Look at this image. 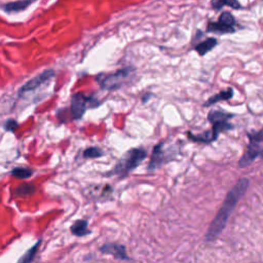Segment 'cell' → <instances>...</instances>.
Wrapping results in <instances>:
<instances>
[{"instance_id": "obj_1", "label": "cell", "mask_w": 263, "mask_h": 263, "mask_svg": "<svg viewBox=\"0 0 263 263\" xmlns=\"http://www.w3.org/2000/svg\"><path fill=\"white\" fill-rule=\"evenodd\" d=\"M249 185L250 180L248 178H242L236 182L235 185L228 191L219 212L217 213L216 217L213 219L211 225L209 227V230L206 234V241L212 242L216 240L220 235V233L224 230L236 204L239 203V201L245 194Z\"/></svg>"}, {"instance_id": "obj_2", "label": "cell", "mask_w": 263, "mask_h": 263, "mask_svg": "<svg viewBox=\"0 0 263 263\" xmlns=\"http://www.w3.org/2000/svg\"><path fill=\"white\" fill-rule=\"evenodd\" d=\"M147 155V152L142 148L130 149L125 153L121 161L117 164L114 169L113 174L117 175H126L130 171L136 169L144 160Z\"/></svg>"}, {"instance_id": "obj_3", "label": "cell", "mask_w": 263, "mask_h": 263, "mask_svg": "<svg viewBox=\"0 0 263 263\" xmlns=\"http://www.w3.org/2000/svg\"><path fill=\"white\" fill-rule=\"evenodd\" d=\"M236 22L234 17L228 13L224 12L220 15L219 19L215 23H209L208 24V32H215L219 34H226V33H232L235 31L234 26Z\"/></svg>"}, {"instance_id": "obj_4", "label": "cell", "mask_w": 263, "mask_h": 263, "mask_svg": "<svg viewBox=\"0 0 263 263\" xmlns=\"http://www.w3.org/2000/svg\"><path fill=\"white\" fill-rule=\"evenodd\" d=\"M133 71V68H124L116 71L113 74L105 76L100 83L101 87L105 90H116L125 84Z\"/></svg>"}, {"instance_id": "obj_5", "label": "cell", "mask_w": 263, "mask_h": 263, "mask_svg": "<svg viewBox=\"0 0 263 263\" xmlns=\"http://www.w3.org/2000/svg\"><path fill=\"white\" fill-rule=\"evenodd\" d=\"M94 99L87 97L83 93H77L72 96L71 99V113L74 118H81L86 112L89 105L94 106L92 103Z\"/></svg>"}, {"instance_id": "obj_6", "label": "cell", "mask_w": 263, "mask_h": 263, "mask_svg": "<svg viewBox=\"0 0 263 263\" xmlns=\"http://www.w3.org/2000/svg\"><path fill=\"white\" fill-rule=\"evenodd\" d=\"M55 76V71L54 70H46L44 72H42L41 74H39L38 76L32 78L31 81H29L27 84L24 85L21 90H20V94H24L27 92H31L34 91L35 89L39 88L41 85H43L44 83H46L47 81H49L51 77Z\"/></svg>"}, {"instance_id": "obj_7", "label": "cell", "mask_w": 263, "mask_h": 263, "mask_svg": "<svg viewBox=\"0 0 263 263\" xmlns=\"http://www.w3.org/2000/svg\"><path fill=\"white\" fill-rule=\"evenodd\" d=\"M260 151H261V148L259 146V144L257 142H253V141H250V144L247 148V151L246 153L244 154V156L241 159V161L239 162V167L240 168H245L249 165H251L256 157L258 155H260Z\"/></svg>"}, {"instance_id": "obj_8", "label": "cell", "mask_w": 263, "mask_h": 263, "mask_svg": "<svg viewBox=\"0 0 263 263\" xmlns=\"http://www.w3.org/2000/svg\"><path fill=\"white\" fill-rule=\"evenodd\" d=\"M101 251L103 253H106V254H111L113 255L115 258L117 259H123L126 260L128 259L125 253V249L123 246L120 245H116V244H106L104 245L101 248Z\"/></svg>"}, {"instance_id": "obj_9", "label": "cell", "mask_w": 263, "mask_h": 263, "mask_svg": "<svg viewBox=\"0 0 263 263\" xmlns=\"http://www.w3.org/2000/svg\"><path fill=\"white\" fill-rule=\"evenodd\" d=\"M163 145L164 143H161L157 146L154 147L153 150V154L151 157V162L149 165V170H154L159 166H161L165 161H166V156L165 153L163 151Z\"/></svg>"}, {"instance_id": "obj_10", "label": "cell", "mask_w": 263, "mask_h": 263, "mask_svg": "<svg viewBox=\"0 0 263 263\" xmlns=\"http://www.w3.org/2000/svg\"><path fill=\"white\" fill-rule=\"evenodd\" d=\"M232 96H233V90H232L231 88H228L227 90L221 91V92L218 93L217 95L212 96L211 98H210V99L205 103L204 106H205V107H209V106H211V105L216 104V103H218V102H220V101L229 100V99L232 98Z\"/></svg>"}, {"instance_id": "obj_11", "label": "cell", "mask_w": 263, "mask_h": 263, "mask_svg": "<svg viewBox=\"0 0 263 263\" xmlns=\"http://www.w3.org/2000/svg\"><path fill=\"white\" fill-rule=\"evenodd\" d=\"M217 45V39L216 38H208L205 41L199 43L195 46V50L198 51V54L200 56H205L208 54L209 51H211L215 46Z\"/></svg>"}, {"instance_id": "obj_12", "label": "cell", "mask_w": 263, "mask_h": 263, "mask_svg": "<svg viewBox=\"0 0 263 263\" xmlns=\"http://www.w3.org/2000/svg\"><path fill=\"white\" fill-rule=\"evenodd\" d=\"M232 117H233V114L226 113V112L220 111V110H212V111H210L208 114V120L212 124L216 123V122L228 121Z\"/></svg>"}, {"instance_id": "obj_13", "label": "cell", "mask_w": 263, "mask_h": 263, "mask_svg": "<svg viewBox=\"0 0 263 263\" xmlns=\"http://www.w3.org/2000/svg\"><path fill=\"white\" fill-rule=\"evenodd\" d=\"M211 4L216 11H219L224 7H230L231 9L234 10L242 9V6L238 0H212Z\"/></svg>"}, {"instance_id": "obj_14", "label": "cell", "mask_w": 263, "mask_h": 263, "mask_svg": "<svg viewBox=\"0 0 263 263\" xmlns=\"http://www.w3.org/2000/svg\"><path fill=\"white\" fill-rule=\"evenodd\" d=\"M71 231L77 236H84L90 233L88 228V222L85 220H78L71 226Z\"/></svg>"}, {"instance_id": "obj_15", "label": "cell", "mask_w": 263, "mask_h": 263, "mask_svg": "<svg viewBox=\"0 0 263 263\" xmlns=\"http://www.w3.org/2000/svg\"><path fill=\"white\" fill-rule=\"evenodd\" d=\"M31 4L30 0H22V2H16L12 3L6 6L7 12H21L25 10L27 7H29Z\"/></svg>"}, {"instance_id": "obj_16", "label": "cell", "mask_w": 263, "mask_h": 263, "mask_svg": "<svg viewBox=\"0 0 263 263\" xmlns=\"http://www.w3.org/2000/svg\"><path fill=\"white\" fill-rule=\"evenodd\" d=\"M34 191H35V187L33 185H30V184H24V185H21L16 189L15 193L18 196H25L33 193Z\"/></svg>"}, {"instance_id": "obj_17", "label": "cell", "mask_w": 263, "mask_h": 263, "mask_svg": "<svg viewBox=\"0 0 263 263\" xmlns=\"http://www.w3.org/2000/svg\"><path fill=\"white\" fill-rule=\"evenodd\" d=\"M12 174L13 176L19 179H27L32 176V171L30 169H26V168H16L15 170H13Z\"/></svg>"}, {"instance_id": "obj_18", "label": "cell", "mask_w": 263, "mask_h": 263, "mask_svg": "<svg viewBox=\"0 0 263 263\" xmlns=\"http://www.w3.org/2000/svg\"><path fill=\"white\" fill-rule=\"evenodd\" d=\"M39 245H40V241L36 245H34L27 253H26L25 256L22 259H20V262H29V261H31L34 258V256L36 255V252L38 250Z\"/></svg>"}, {"instance_id": "obj_19", "label": "cell", "mask_w": 263, "mask_h": 263, "mask_svg": "<svg viewBox=\"0 0 263 263\" xmlns=\"http://www.w3.org/2000/svg\"><path fill=\"white\" fill-rule=\"evenodd\" d=\"M102 154L103 151L97 147H91L84 152V155L85 157H87V159H96V157L102 156Z\"/></svg>"}, {"instance_id": "obj_20", "label": "cell", "mask_w": 263, "mask_h": 263, "mask_svg": "<svg viewBox=\"0 0 263 263\" xmlns=\"http://www.w3.org/2000/svg\"><path fill=\"white\" fill-rule=\"evenodd\" d=\"M248 137L250 138V141L253 142H263V129L259 130V132H254L252 134H248Z\"/></svg>"}, {"instance_id": "obj_21", "label": "cell", "mask_w": 263, "mask_h": 263, "mask_svg": "<svg viewBox=\"0 0 263 263\" xmlns=\"http://www.w3.org/2000/svg\"><path fill=\"white\" fill-rule=\"evenodd\" d=\"M17 127H18V122H17L16 120L10 119V120H8L7 123H6V129H7V130L14 132Z\"/></svg>"}, {"instance_id": "obj_22", "label": "cell", "mask_w": 263, "mask_h": 263, "mask_svg": "<svg viewBox=\"0 0 263 263\" xmlns=\"http://www.w3.org/2000/svg\"><path fill=\"white\" fill-rule=\"evenodd\" d=\"M260 156L263 159V149H261V151H260Z\"/></svg>"}]
</instances>
